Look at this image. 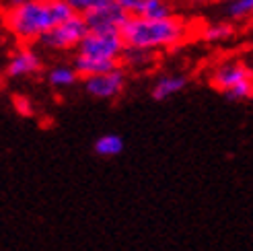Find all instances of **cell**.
<instances>
[{
	"label": "cell",
	"mask_w": 253,
	"mask_h": 251,
	"mask_svg": "<svg viewBox=\"0 0 253 251\" xmlns=\"http://www.w3.org/2000/svg\"><path fill=\"white\" fill-rule=\"evenodd\" d=\"M155 62V54L150 52H142V49H132V47H126V54L122 58V66L128 70H144Z\"/></svg>",
	"instance_id": "obj_15"
},
{
	"label": "cell",
	"mask_w": 253,
	"mask_h": 251,
	"mask_svg": "<svg viewBox=\"0 0 253 251\" xmlns=\"http://www.w3.org/2000/svg\"><path fill=\"white\" fill-rule=\"evenodd\" d=\"M88 33V25L84 17L74 15L68 21L56 25L43 40L40 42L47 52H58V54H66V52H77L79 45Z\"/></svg>",
	"instance_id": "obj_5"
},
{
	"label": "cell",
	"mask_w": 253,
	"mask_h": 251,
	"mask_svg": "<svg viewBox=\"0 0 253 251\" xmlns=\"http://www.w3.org/2000/svg\"><path fill=\"white\" fill-rule=\"evenodd\" d=\"M126 84H128V70L124 66L97 74V77L83 79L84 93L91 95L93 99H99V101H113V99H118L126 91Z\"/></svg>",
	"instance_id": "obj_6"
},
{
	"label": "cell",
	"mask_w": 253,
	"mask_h": 251,
	"mask_svg": "<svg viewBox=\"0 0 253 251\" xmlns=\"http://www.w3.org/2000/svg\"><path fill=\"white\" fill-rule=\"evenodd\" d=\"M72 66L77 68L79 77L83 81V79H88V77H97V74L109 72L113 68L122 66V64L120 62H107V60H99V58H88V56H83V54H74Z\"/></svg>",
	"instance_id": "obj_10"
},
{
	"label": "cell",
	"mask_w": 253,
	"mask_h": 251,
	"mask_svg": "<svg viewBox=\"0 0 253 251\" xmlns=\"http://www.w3.org/2000/svg\"><path fill=\"white\" fill-rule=\"evenodd\" d=\"M226 15L233 21H247L253 19V0H237L226 6Z\"/></svg>",
	"instance_id": "obj_17"
},
{
	"label": "cell",
	"mask_w": 253,
	"mask_h": 251,
	"mask_svg": "<svg viewBox=\"0 0 253 251\" xmlns=\"http://www.w3.org/2000/svg\"><path fill=\"white\" fill-rule=\"evenodd\" d=\"M128 19L130 15L118 2H111L84 17L88 31H122L124 25L128 23Z\"/></svg>",
	"instance_id": "obj_8"
},
{
	"label": "cell",
	"mask_w": 253,
	"mask_h": 251,
	"mask_svg": "<svg viewBox=\"0 0 253 251\" xmlns=\"http://www.w3.org/2000/svg\"><path fill=\"white\" fill-rule=\"evenodd\" d=\"M15 105H17V111H19V114H23V116H29L31 114V107H27L29 105V101H27V99H25V97H17L15 99Z\"/></svg>",
	"instance_id": "obj_19"
},
{
	"label": "cell",
	"mask_w": 253,
	"mask_h": 251,
	"mask_svg": "<svg viewBox=\"0 0 253 251\" xmlns=\"http://www.w3.org/2000/svg\"><path fill=\"white\" fill-rule=\"evenodd\" d=\"M25 0H6V6L4 8H8V6H17V4H23Z\"/></svg>",
	"instance_id": "obj_20"
},
{
	"label": "cell",
	"mask_w": 253,
	"mask_h": 251,
	"mask_svg": "<svg viewBox=\"0 0 253 251\" xmlns=\"http://www.w3.org/2000/svg\"><path fill=\"white\" fill-rule=\"evenodd\" d=\"M70 17H74V10L66 0L56 2L25 0L23 4L4 8L2 23L19 45H33L40 43L56 25L68 21Z\"/></svg>",
	"instance_id": "obj_1"
},
{
	"label": "cell",
	"mask_w": 253,
	"mask_h": 251,
	"mask_svg": "<svg viewBox=\"0 0 253 251\" xmlns=\"http://www.w3.org/2000/svg\"><path fill=\"white\" fill-rule=\"evenodd\" d=\"M208 81L214 91L222 93L229 101H249L253 99V68L243 60H222L214 64Z\"/></svg>",
	"instance_id": "obj_3"
},
{
	"label": "cell",
	"mask_w": 253,
	"mask_h": 251,
	"mask_svg": "<svg viewBox=\"0 0 253 251\" xmlns=\"http://www.w3.org/2000/svg\"><path fill=\"white\" fill-rule=\"evenodd\" d=\"M66 2L72 6L74 15H81V17H86L91 15V12L103 8L111 2H116V0H66Z\"/></svg>",
	"instance_id": "obj_16"
},
{
	"label": "cell",
	"mask_w": 253,
	"mask_h": 251,
	"mask_svg": "<svg viewBox=\"0 0 253 251\" xmlns=\"http://www.w3.org/2000/svg\"><path fill=\"white\" fill-rule=\"evenodd\" d=\"M40 2H56V0H40Z\"/></svg>",
	"instance_id": "obj_22"
},
{
	"label": "cell",
	"mask_w": 253,
	"mask_h": 251,
	"mask_svg": "<svg viewBox=\"0 0 253 251\" xmlns=\"http://www.w3.org/2000/svg\"><path fill=\"white\" fill-rule=\"evenodd\" d=\"M43 70V60L42 54L33 49L31 45H19L12 52L4 64V74L6 79L19 81V79H29L35 77Z\"/></svg>",
	"instance_id": "obj_7"
},
{
	"label": "cell",
	"mask_w": 253,
	"mask_h": 251,
	"mask_svg": "<svg viewBox=\"0 0 253 251\" xmlns=\"http://www.w3.org/2000/svg\"><path fill=\"white\" fill-rule=\"evenodd\" d=\"M222 2H226V4H233V2H237V0H222Z\"/></svg>",
	"instance_id": "obj_21"
},
{
	"label": "cell",
	"mask_w": 253,
	"mask_h": 251,
	"mask_svg": "<svg viewBox=\"0 0 253 251\" xmlns=\"http://www.w3.org/2000/svg\"><path fill=\"white\" fill-rule=\"evenodd\" d=\"M233 35H235V25L224 23V21L210 23V25H206V27H202V31H200V37H202L204 42H208V43L229 42Z\"/></svg>",
	"instance_id": "obj_14"
},
{
	"label": "cell",
	"mask_w": 253,
	"mask_h": 251,
	"mask_svg": "<svg viewBox=\"0 0 253 251\" xmlns=\"http://www.w3.org/2000/svg\"><path fill=\"white\" fill-rule=\"evenodd\" d=\"M187 84H189V79L185 74H177V72L161 74V77L155 81L153 89H150V97H153L155 101H167V99L185 91Z\"/></svg>",
	"instance_id": "obj_9"
},
{
	"label": "cell",
	"mask_w": 253,
	"mask_h": 251,
	"mask_svg": "<svg viewBox=\"0 0 253 251\" xmlns=\"http://www.w3.org/2000/svg\"><path fill=\"white\" fill-rule=\"evenodd\" d=\"M81 81L77 68L70 64H54L52 68H47L45 72V83L52 86L56 91H62V89H70Z\"/></svg>",
	"instance_id": "obj_11"
},
{
	"label": "cell",
	"mask_w": 253,
	"mask_h": 251,
	"mask_svg": "<svg viewBox=\"0 0 253 251\" xmlns=\"http://www.w3.org/2000/svg\"><path fill=\"white\" fill-rule=\"evenodd\" d=\"M142 19H167L173 17V8L167 0H138L136 15Z\"/></svg>",
	"instance_id": "obj_13"
},
{
	"label": "cell",
	"mask_w": 253,
	"mask_h": 251,
	"mask_svg": "<svg viewBox=\"0 0 253 251\" xmlns=\"http://www.w3.org/2000/svg\"><path fill=\"white\" fill-rule=\"evenodd\" d=\"M116 2L128 12L130 17H134L136 15V6H138V0H116Z\"/></svg>",
	"instance_id": "obj_18"
},
{
	"label": "cell",
	"mask_w": 253,
	"mask_h": 251,
	"mask_svg": "<svg viewBox=\"0 0 253 251\" xmlns=\"http://www.w3.org/2000/svg\"><path fill=\"white\" fill-rule=\"evenodd\" d=\"M124 138L120 134H103L99 136L97 140L93 142V153L101 159H113V157H120L124 153Z\"/></svg>",
	"instance_id": "obj_12"
},
{
	"label": "cell",
	"mask_w": 253,
	"mask_h": 251,
	"mask_svg": "<svg viewBox=\"0 0 253 251\" xmlns=\"http://www.w3.org/2000/svg\"><path fill=\"white\" fill-rule=\"evenodd\" d=\"M122 35L126 47L157 54L163 49H173L181 45L189 35V25L175 15L167 19L130 17L128 23L124 25Z\"/></svg>",
	"instance_id": "obj_2"
},
{
	"label": "cell",
	"mask_w": 253,
	"mask_h": 251,
	"mask_svg": "<svg viewBox=\"0 0 253 251\" xmlns=\"http://www.w3.org/2000/svg\"><path fill=\"white\" fill-rule=\"evenodd\" d=\"M74 54H83L88 58H99L107 62H120L126 54V42L122 31H88L83 43Z\"/></svg>",
	"instance_id": "obj_4"
}]
</instances>
